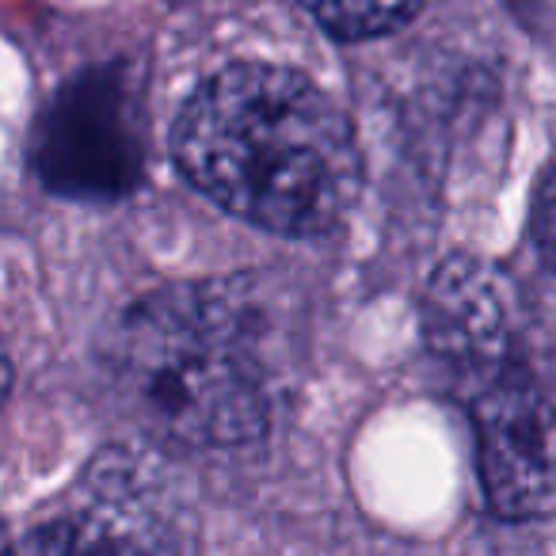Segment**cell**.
Listing matches in <instances>:
<instances>
[{
    "label": "cell",
    "mask_w": 556,
    "mask_h": 556,
    "mask_svg": "<svg viewBox=\"0 0 556 556\" xmlns=\"http://www.w3.org/2000/svg\"><path fill=\"white\" fill-rule=\"evenodd\" d=\"M172 156L206 199L282 237L336 229L363 176L348 115L309 77L260 62L202 80Z\"/></svg>",
    "instance_id": "1"
},
{
    "label": "cell",
    "mask_w": 556,
    "mask_h": 556,
    "mask_svg": "<svg viewBox=\"0 0 556 556\" xmlns=\"http://www.w3.org/2000/svg\"><path fill=\"white\" fill-rule=\"evenodd\" d=\"M115 401L172 450H229L267 427V381L244 320L202 287L149 294L103 348Z\"/></svg>",
    "instance_id": "2"
},
{
    "label": "cell",
    "mask_w": 556,
    "mask_h": 556,
    "mask_svg": "<svg viewBox=\"0 0 556 556\" xmlns=\"http://www.w3.org/2000/svg\"><path fill=\"white\" fill-rule=\"evenodd\" d=\"M130 100L111 77L77 80L35 126V172L54 191L111 199L130 191L141 168Z\"/></svg>",
    "instance_id": "3"
},
{
    "label": "cell",
    "mask_w": 556,
    "mask_h": 556,
    "mask_svg": "<svg viewBox=\"0 0 556 556\" xmlns=\"http://www.w3.org/2000/svg\"><path fill=\"white\" fill-rule=\"evenodd\" d=\"M480 480L495 515L530 522L553 507L548 404L522 363L488 374L477 393Z\"/></svg>",
    "instance_id": "4"
},
{
    "label": "cell",
    "mask_w": 556,
    "mask_h": 556,
    "mask_svg": "<svg viewBox=\"0 0 556 556\" xmlns=\"http://www.w3.org/2000/svg\"><path fill=\"white\" fill-rule=\"evenodd\" d=\"M424 332L431 351L480 378L515 363L510 290L500 270L472 255H450L427 287Z\"/></svg>",
    "instance_id": "5"
},
{
    "label": "cell",
    "mask_w": 556,
    "mask_h": 556,
    "mask_svg": "<svg viewBox=\"0 0 556 556\" xmlns=\"http://www.w3.org/2000/svg\"><path fill=\"white\" fill-rule=\"evenodd\" d=\"M424 0H313L320 27L343 42L378 39L408 24Z\"/></svg>",
    "instance_id": "6"
},
{
    "label": "cell",
    "mask_w": 556,
    "mask_h": 556,
    "mask_svg": "<svg viewBox=\"0 0 556 556\" xmlns=\"http://www.w3.org/2000/svg\"><path fill=\"white\" fill-rule=\"evenodd\" d=\"M526 27H533L538 35H548V24H553V0H503Z\"/></svg>",
    "instance_id": "7"
},
{
    "label": "cell",
    "mask_w": 556,
    "mask_h": 556,
    "mask_svg": "<svg viewBox=\"0 0 556 556\" xmlns=\"http://www.w3.org/2000/svg\"><path fill=\"white\" fill-rule=\"evenodd\" d=\"M548 176H541V187H538V214H533V229H538V255L541 263H548V252H553V240H548V225H553V214H548Z\"/></svg>",
    "instance_id": "8"
},
{
    "label": "cell",
    "mask_w": 556,
    "mask_h": 556,
    "mask_svg": "<svg viewBox=\"0 0 556 556\" xmlns=\"http://www.w3.org/2000/svg\"><path fill=\"white\" fill-rule=\"evenodd\" d=\"M9 386H12V366H9V358H4V351H0V404L9 396Z\"/></svg>",
    "instance_id": "9"
}]
</instances>
